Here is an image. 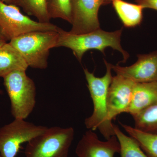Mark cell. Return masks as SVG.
Here are the masks:
<instances>
[{
    "label": "cell",
    "mask_w": 157,
    "mask_h": 157,
    "mask_svg": "<svg viewBox=\"0 0 157 157\" xmlns=\"http://www.w3.org/2000/svg\"><path fill=\"white\" fill-rule=\"evenodd\" d=\"M47 9L51 18H61L72 23V0H48Z\"/></svg>",
    "instance_id": "19"
},
{
    "label": "cell",
    "mask_w": 157,
    "mask_h": 157,
    "mask_svg": "<svg viewBox=\"0 0 157 157\" xmlns=\"http://www.w3.org/2000/svg\"><path fill=\"white\" fill-rule=\"evenodd\" d=\"M135 82L123 76H113L107 95V120L110 124L118 115L127 113Z\"/></svg>",
    "instance_id": "8"
},
{
    "label": "cell",
    "mask_w": 157,
    "mask_h": 157,
    "mask_svg": "<svg viewBox=\"0 0 157 157\" xmlns=\"http://www.w3.org/2000/svg\"><path fill=\"white\" fill-rule=\"evenodd\" d=\"M114 131L120 144L121 157H149L135 139L125 135L116 125Z\"/></svg>",
    "instance_id": "18"
},
{
    "label": "cell",
    "mask_w": 157,
    "mask_h": 157,
    "mask_svg": "<svg viewBox=\"0 0 157 157\" xmlns=\"http://www.w3.org/2000/svg\"><path fill=\"white\" fill-rule=\"evenodd\" d=\"M29 67L18 51L9 43L0 48V77L15 71H26Z\"/></svg>",
    "instance_id": "13"
},
{
    "label": "cell",
    "mask_w": 157,
    "mask_h": 157,
    "mask_svg": "<svg viewBox=\"0 0 157 157\" xmlns=\"http://www.w3.org/2000/svg\"><path fill=\"white\" fill-rule=\"evenodd\" d=\"M112 1L113 0H101V2H102V5L104 6V5L111 4L112 3Z\"/></svg>",
    "instance_id": "22"
},
{
    "label": "cell",
    "mask_w": 157,
    "mask_h": 157,
    "mask_svg": "<svg viewBox=\"0 0 157 157\" xmlns=\"http://www.w3.org/2000/svg\"><path fill=\"white\" fill-rule=\"evenodd\" d=\"M119 123L129 136L137 141L149 157H157V134L147 133L125 124Z\"/></svg>",
    "instance_id": "15"
},
{
    "label": "cell",
    "mask_w": 157,
    "mask_h": 157,
    "mask_svg": "<svg viewBox=\"0 0 157 157\" xmlns=\"http://www.w3.org/2000/svg\"><path fill=\"white\" fill-rule=\"evenodd\" d=\"M111 4L124 26L132 28L140 25L144 9L142 6L123 0H113Z\"/></svg>",
    "instance_id": "14"
},
{
    "label": "cell",
    "mask_w": 157,
    "mask_h": 157,
    "mask_svg": "<svg viewBox=\"0 0 157 157\" xmlns=\"http://www.w3.org/2000/svg\"><path fill=\"white\" fill-rule=\"evenodd\" d=\"M74 135L72 127L47 128L27 142L25 157H68Z\"/></svg>",
    "instance_id": "4"
},
{
    "label": "cell",
    "mask_w": 157,
    "mask_h": 157,
    "mask_svg": "<svg viewBox=\"0 0 157 157\" xmlns=\"http://www.w3.org/2000/svg\"><path fill=\"white\" fill-rule=\"evenodd\" d=\"M132 116L135 128L147 133L157 134V102Z\"/></svg>",
    "instance_id": "16"
},
{
    "label": "cell",
    "mask_w": 157,
    "mask_h": 157,
    "mask_svg": "<svg viewBox=\"0 0 157 157\" xmlns=\"http://www.w3.org/2000/svg\"><path fill=\"white\" fill-rule=\"evenodd\" d=\"M58 37V32L55 31H36L16 37L9 43L18 51L29 67L43 70L48 67L50 50L56 47Z\"/></svg>",
    "instance_id": "3"
},
{
    "label": "cell",
    "mask_w": 157,
    "mask_h": 157,
    "mask_svg": "<svg viewBox=\"0 0 157 157\" xmlns=\"http://www.w3.org/2000/svg\"><path fill=\"white\" fill-rule=\"evenodd\" d=\"M157 102V81L136 83L127 113L132 116Z\"/></svg>",
    "instance_id": "12"
},
{
    "label": "cell",
    "mask_w": 157,
    "mask_h": 157,
    "mask_svg": "<svg viewBox=\"0 0 157 157\" xmlns=\"http://www.w3.org/2000/svg\"><path fill=\"white\" fill-rule=\"evenodd\" d=\"M60 28L53 24L35 21L23 14L17 6L0 0V29L8 41L36 31H55Z\"/></svg>",
    "instance_id": "6"
},
{
    "label": "cell",
    "mask_w": 157,
    "mask_h": 157,
    "mask_svg": "<svg viewBox=\"0 0 157 157\" xmlns=\"http://www.w3.org/2000/svg\"><path fill=\"white\" fill-rule=\"evenodd\" d=\"M48 0H14L12 5L22 8L28 14L35 16L38 21L50 22L47 9Z\"/></svg>",
    "instance_id": "17"
},
{
    "label": "cell",
    "mask_w": 157,
    "mask_h": 157,
    "mask_svg": "<svg viewBox=\"0 0 157 157\" xmlns=\"http://www.w3.org/2000/svg\"><path fill=\"white\" fill-rule=\"evenodd\" d=\"M123 29L106 32L101 28L86 33L74 34L60 29L56 47H64L70 48L79 62L86 52L92 49L100 51L105 55L107 47L118 51L123 56L124 63L129 58V54L124 50L121 44Z\"/></svg>",
    "instance_id": "1"
},
{
    "label": "cell",
    "mask_w": 157,
    "mask_h": 157,
    "mask_svg": "<svg viewBox=\"0 0 157 157\" xmlns=\"http://www.w3.org/2000/svg\"><path fill=\"white\" fill-rule=\"evenodd\" d=\"M135 63L129 67L111 65L117 75L123 76L136 83L157 81V51L137 56Z\"/></svg>",
    "instance_id": "10"
},
{
    "label": "cell",
    "mask_w": 157,
    "mask_h": 157,
    "mask_svg": "<svg viewBox=\"0 0 157 157\" xmlns=\"http://www.w3.org/2000/svg\"><path fill=\"white\" fill-rule=\"evenodd\" d=\"M120 151V144L116 135L102 141L91 130L85 132L75 150L77 157H114Z\"/></svg>",
    "instance_id": "11"
},
{
    "label": "cell",
    "mask_w": 157,
    "mask_h": 157,
    "mask_svg": "<svg viewBox=\"0 0 157 157\" xmlns=\"http://www.w3.org/2000/svg\"><path fill=\"white\" fill-rule=\"evenodd\" d=\"M101 0H72V26L70 33H86L100 29L98 12Z\"/></svg>",
    "instance_id": "9"
},
{
    "label": "cell",
    "mask_w": 157,
    "mask_h": 157,
    "mask_svg": "<svg viewBox=\"0 0 157 157\" xmlns=\"http://www.w3.org/2000/svg\"><path fill=\"white\" fill-rule=\"evenodd\" d=\"M106 67L104 76L98 77L87 69H84L87 86L92 98L94 110L92 115L86 118L84 121L86 128L94 131L98 129L103 137L108 140L115 135L114 124L107 120V101L108 90L113 76L111 64L104 60Z\"/></svg>",
    "instance_id": "2"
},
{
    "label": "cell",
    "mask_w": 157,
    "mask_h": 157,
    "mask_svg": "<svg viewBox=\"0 0 157 157\" xmlns=\"http://www.w3.org/2000/svg\"><path fill=\"white\" fill-rule=\"evenodd\" d=\"M47 128L24 119H14L0 128V155L16 157L22 144L28 142Z\"/></svg>",
    "instance_id": "7"
},
{
    "label": "cell",
    "mask_w": 157,
    "mask_h": 157,
    "mask_svg": "<svg viewBox=\"0 0 157 157\" xmlns=\"http://www.w3.org/2000/svg\"><path fill=\"white\" fill-rule=\"evenodd\" d=\"M144 9H150L157 11V0H135Z\"/></svg>",
    "instance_id": "20"
},
{
    "label": "cell",
    "mask_w": 157,
    "mask_h": 157,
    "mask_svg": "<svg viewBox=\"0 0 157 157\" xmlns=\"http://www.w3.org/2000/svg\"><path fill=\"white\" fill-rule=\"evenodd\" d=\"M0 157H2L1 156V155H0Z\"/></svg>",
    "instance_id": "24"
},
{
    "label": "cell",
    "mask_w": 157,
    "mask_h": 157,
    "mask_svg": "<svg viewBox=\"0 0 157 157\" xmlns=\"http://www.w3.org/2000/svg\"><path fill=\"white\" fill-rule=\"evenodd\" d=\"M3 2L7 4H12L14 2V0H1Z\"/></svg>",
    "instance_id": "23"
},
{
    "label": "cell",
    "mask_w": 157,
    "mask_h": 157,
    "mask_svg": "<svg viewBox=\"0 0 157 157\" xmlns=\"http://www.w3.org/2000/svg\"><path fill=\"white\" fill-rule=\"evenodd\" d=\"M7 41H8V40L4 36L2 32L0 29V48L2 47L3 45L6 44V43H7Z\"/></svg>",
    "instance_id": "21"
},
{
    "label": "cell",
    "mask_w": 157,
    "mask_h": 157,
    "mask_svg": "<svg viewBox=\"0 0 157 157\" xmlns=\"http://www.w3.org/2000/svg\"><path fill=\"white\" fill-rule=\"evenodd\" d=\"M4 85L10 98L11 112L14 119L25 120L36 104V87L26 71H15L4 77Z\"/></svg>",
    "instance_id": "5"
}]
</instances>
